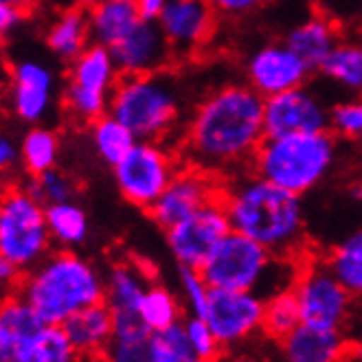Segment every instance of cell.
Here are the masks:
<instances>
[{
    "label": "cell",
    "mask_w": 362,
    "mask_h": 362,
    "mask_svg": "<svg viewBox=\"0 0 362 362\" xmlns=\"http://www.w3.org/2000/svg\"><path fill=\"white\" fill-rule=\"evenodd\" d=\"M20 167V139L9 132L7 127H0V178L16 176Z\"/></svg>",
    "instance_id": "cell-41"
},
{
    "label": "cell",
    "mask_w": 362,
    "mask_h": 362,
    "mask_svg": "<svg viewBox=\"0 0 362 362\" xmlns=\"http://www.w3.org/2000/svg\"><path fill=\"white\" fill-rule=\"evenodd\" d=\"M296 325H301V314H299V305H296V299L290 288L266 296L262 329L270 338L284 340Z\"/></svg>",
    "instance_id": "cell-34"
},
{
    "label": "cell",
    "mask_w": 362,
    "mask_h": 362,
    "mask_svg": "<svg viewBox=\"0 0 362 362\" xmlns=\"http://www.w3.org/2000/svg\"><path fill=\"white\" fill-rule=\"evenodd\" d=\"M45 45L49 53L62 64H69L71 59H75L90 45L86 9L62 5L57 11H53L45 27Z\"/></svg>",
    "instance_id": "cell-20"
},
{
    "label": "cell",
    "mask_w": 362,
    "mask_h": 362,
    "mask_svg": "<svg viewBox=\"0 0 362 362\" xmlns=\"http://www.w3.org/2000/svg\"><path fill=\"white\" fill-rule=\"evenodd\" d=\"M25 18H27L25 11H20V9H16V7H11V5H7V3L0 0V33H3V35H9V33L18 31L20 27H23Z\"/></svg>",
    "instance_id": "cell-44"
},
{
    "label": "cell",
    "mask_w": 362,
    "mask_h": 362,
    "mask_svg": "<svg viewBox=\"0 0 362 362\" xmlns=\"http://www.w3.org/2000/svg\"><path fill=\"white\" fill-rule=\"evenodd\" d=\"M327 132L338 141H360L362 134V103L356 97L340 99L329 103L327 112Z\"/></svg>",
    "instance_id": "cell-38"
},
{
    "label": "cell",
    "mask_w": 362,
    "mask_h": 362,
    "mask_svg": "<svg viewBox=\"0 0 362 362\" xmlns=\"http://www.w3.org/2000/svg\"><path fill=\"white\" fill-rule=\"evenodd\" d=\"M218 13L206 0H167L156 18L174 57L202 51L218 31Z\"/></svg>",
    "instance_id": "cell-16"
},
{
    "label": "cell",
    "mask_w": 362,
    "mask_h": 362,
    "mask_svg": "<svg viewBox=\"0 0 362 362\" xmlns=\"http://www.w3.org/2000/svg\"><path fill=\"white\" fill-rule=\"evenodd\" d=\"M5 42H7V35L0 33V53H3V49H5Z\"/></svg>",
    "instance_id": "cell-51"
},
{
    "label": "cell",
    "mask_w": 362,
    "mask_h": 362,
    "mask_svg": "<svg viewBox=\"0 0 362 362\" xmlns=\"http://www.w3.org/2000/svg\"><path fill=\"white\" fill-rule=\"evenodd\" d=\"M329 103L310 83L264 99V136L312 134L327 130Z\"/></svg>",
    "instance_id": "cell-12"
},
{
    "label": "cell",
    "mask_w": 362,
    "mask_h": 362,
    "mask_svg": "<svg viewBox=\"0 0 362 362\" xmlns=\"http://www.w3.org/2000/svg\"><path fill=\"white\" fill-rule=\"evenodd\" d=\"M62 329L79 356H103L112 340V312L99 301L69 316Z\"/></svg>",
    "instance_id": "cell-22"
},
{
    "label": "cell",
    "mask_w": 362,
    "mask_h": 362,
    "mask_svg": "<svg viewBox=\"0 0 362 362\" xmlns=\"http://www.w3.org/2000/svg\"><path fill=\"white\" fill-rule=\"evenodd\" d=\"M45 218H47L51 242L57 244L59 248L75 250L86 244L90 235V218L83 204L77 202V198L47 204Z\"/></svg>",
    "instance_id": "cell-25"
},
{
    "label": "cell",
    "mask_w": 362,
    "mask_h": 362,
    "mask_svg": "<svg viewBox=\"0 0 362 362\" xmlns=\"http://www.w3.org/2000/svg\"><path fill=\"white\" fill-rule=\"evenodd\" d=\"M147 351H150V362H202L194 347L189 345L182 321L158 332H150Z\"/></svg>",
    "instance_id": "cell-35"
},
{
    "label": "cell",
    "mask_w": 362,
    "mask_h": 362,
    "mask_svg": "<svg viewBox=\"0 0 362 362\" xmlns=\"http://www.w3.org/2000/svg\"><path fill=\"white\" fill-rule=\"evenodd\" d=\"M206 3L222 18L242 20L252 16L255 11H259L266 0H206Z\"/></svg>",
    "instance_id": "cell-42"
},
{
    "label": "cell",
    "mask_w": 362,
    "mask_h": 362,
    "mask_svg": "<svg viewBox=\"0 0 362 362\" xmlns=\"http://www.w3.org/2000/svg\"><path fill=\"white\" fill-rule=\"evenodd\" d=\"M62 158V136L55 127L40 123L27 125L20 136V167L27 176H35L47 169L59 167Z\"/></svg>",
    "instance_id": "cell-27"
},
{
    "label": "cell",
    "mask_w": 362,
    "mask_h": 362,
    "mask_svg": "<svg viewBox=\"0 0 362 362\" xmlns=\"http://www.w3.org/2000/svg\"><path fill=\"white\" fill-rule=\"evenodd\" d=\"M220 191H222L220 178L202 172L198 167L182 163V167L167 182L163 194L147 209V213H150V218L160 228L167 230L169 226L189 218L191 213H196L206 202L218 200Z\"/></svg>",
    "instance_id": "cell-15"
},
{
    "label": "cell",
    "mask_w": 362,
    "mask_h": 362,
    "mask_svg": "<svg viewBox=\"0 0 362 362\" xmlns=\"http://www.w3.org/2000/svg\"><path fill=\"white\" fill-rule=\"evenodd\" d=\"M290 290L299 305L301 323L321 329H347L354 312V294L340 286L325 262H310L296 270Z\"/></svg>",
    "instance_id": "cell-10"
},
{
    "label": "cell",
    "mask_w": 362,
    "mask_h": 362,
    "mask_svg": "<svg viewBox=\"0 0 362 362\" xmlns=\"http://www.w3.org/2000/svg\"><path fill=\"white\" fill-rule=\"evenodd\" d=\"M62 101V81L47 59L25 55L7 69L5 105L11 117L25 125L51 121Z\"/></svg>",
    "instance_id": "cell-9"
},
{
    "label": "cell",
    "mask_w": 362,
    "mask_h": 362,
    "mask_svg": "<svg viewBox=\"0 0 362 362\" xmlns=\"http://www.w3.org/2000/svg\"><path fill=\"white\" fill-rule=\"evenodd\" d=\"M325 266L345 290L354 296L362 290V235L360 230L347 235L325 259Z\"/></svg>",
    "instance_id": "cell-31"
},
{
    "label": "cell",
    "mask_w": 362,
    "mask_h": 362,
    "mask_svg": "<svg viewBox=\"0 0 362 362\" xmlns=\"http://www.w3.org/2000/svg\"><path fill=\"white\" fill-rule=\"evenodd\" d=\"M18 294L45 325H62L75 312L103 301V274L77 250L59 248L23 272Z\"/></svg>",
    "instance_id": "cell-3"
},
{
    "label": "cell",
    "mask_w": 362,
    "mask_h": 362,
    "mask_svg": "<svg viewBox=\"0 0 362 362\" xmlns=\"http://www.w3.org/2000/svg\"><path fill=\"white\" fill-rule=\"evenodd\" d=\"M79 354L69 343L62 325H42L18 362H77Z\"/></svg>",
    "instance_id": "cell-33"
},
{
    "label": "cell",
    "mask_w": 362,
    "mask_h": 362,
    "mask_svg": "<svg viewBox=\"0 0 362 362\" xmlns=\"http://www.w3.org/2000/svg\"><path fill=\"white\" fill-rule=\"evenodd\" d=\"M88 134H90L95 156L108 167L117 165L127 154V150L136 143L134 134L108 112L88 125Z\"/></svg>",
    "instance_id": "cell-29"
},
{
    "label": "cell",
    "mask_w": 362,
    "mask_h": 362,
    "mask_svg": "<svg viewBox=\"0 0 362 362\" xmlns=\"http://www.w3.org/2000/svg\"><path fill=\"white\" fill-rule=\"evenodd\" d=\"M66 66H69L66 81L97 90V93H105V95H110L117 79L121 77L110 49L95 45V42H90L75 59L66 64Z\"/></svg>",
    "instance_id": "cell-24"
},
{
    "label": "cell",
    "mask_w": 362,
    "mask_h": 362,
    "mask_svg": "<svg viewBox=\"0 0 362 362\" xmlns=\"http://www.w3.org/2000/svg\"><path fill=\"white\" fill-rule=\"evenodd\" d=\"M340 40H343V33L338 25L323 13H312L299 20L284 35L286 45L308 64L312 73L321 69V64Z\"/></svg>",
    "instance_id": "cell-19"
},
{
    "label": "cell",
    "mask_w": 362,
    "mask_h": 362,
    "mask_svg": "<svg viewBox=\"0 0 362 362\" xmlns=\"http://www.w3.org/2000/svg\"><path fill=\"white\" fill-rule=\"evenodd\" d=\"M108 115L121 121L136 141L172 143L185 121L180 83L167 71L121 75L108 95Z\"/></svg>",
    "instance_id": "cell-5"
},
{
    "label": "cell",
    "mask_w": 362,
    "mask_h": 362,
    "mask_svg": "<svg viewBox=\"0 0 362 362\" xmlns=\"http://www.w3.org/2000/svg\"><path fill=\"white\" fill-rule=\"evenodd\" d=\"M5 97H7V69L0 66V110L5 108Z\"/></svg>",
    "instance_id": "cell-47"
},
{
    "label": "cell",
    "mask_w": 362,
    "mask_h": 362,
    "mask_svg": "<svg viewBox=\"0 0 362 362\" xmlns=\"http://www.w3.org/2000/svg\"><path fill=\"white\" fill-rule=\"evenodd\" d=\"M86 13L90 42L108 49H112L143 20L136 0H99L97 5L86 9Z\"/></svg>",
    "instance_id": "cell-23"
},
{
    "label": "cell",
    "mask_w": 362,
    "mask_h": 362,
    "mask_svg": "<svg viewBox=\"0 0 362 362\" xmlns=\"http://www.w3.org/2000/svg\"><path fill=\"white\" fill-rule=\"evenodd\" d=\"M62 5H69V7H79V9H90L93 5H97L99 0H59Z\"/></svg>",
    "instance_id": "cell-48"
},
{
    "label": "cell",
    "mask_w": 362,
    "mask_h": 362,
    "mask_svg": "<svg viewBox=\"0 0 362 362\" xmlns=\"http://www.w3.org/2000/svg\"><path fill=\"white\" fill-rule=\"evenodd\" d=\"M51 250L45 204L37 202L25 185L0 191V255L27 272Z\"/></svg>",
    "instance_id": "cell-7"
},
{
    "label": "cell",
    "mask_w": 362,
    "mask_h": 362,
    "mask_svg": "<svg viewBox=\"0 0 362 362\" xmlns=\"http://www.w3.org/2000/svg\"><path fill=\"white\" fill-rule=\"evenodd\" d=\"M290 259L270 252L255 240L242 233L228 230L209 252L198 272L209 288L220 290H250L262 294L268 290V296L276 292L274 279L284 284V272L290 270ZM290 288L288 284H284ZM264 296V294H262Z\"/></svg>",
    "instance_id": "cell-6"
},
{
    "label": "cell",
    "mask_w": 362,
    "mask_h": 362,
    "mask_svg": "<svg viewBox=\"0 0 362 362\" xmlns=\"http://www.w3.org/2000/svg\"><path fill=\"white\" fill-rule=\"evenodd\" d=\"M264 99L244 81L206 90L180 127L176 150L185 165L220 180L248 169L264 136Z\"/></svg>",
    "instance_id": "cell-1"
},
{
    "label": "cell",
    "mask_w": 362,
    "mask_h": 362,
    "mask_svg": "<svg viewBox=\"0 0 362 362\" xmlns=\"http://www.w3.org/2000/svg\"><path fill=\"white\" fill-rule=\"evenodd\" d=\"M340 160V141L323 130L312 134L266 136L248 169L294 196H308L332 178Z\"/></svg>",
    "instance_id": "cell-4"
},
{
    "label": "cell",
    "mask_w": 362,
    "mask_h": 362,
    "mask_svg": "<svg viewBox=\"0 0 362 362\" xmlns=\"http://www.w3.org/2000/svg\"><path fill=\"white\" fill-rule=\"evenodd\" d=\"M59 108H64V112L73 121L90 125L93 121H97L99 117L108 112V95L66 81V83H62Z\"/></svg>",
    "instance_id": "cell-36"
},
{
    "label": "cell",
    "mask_w": 362,
    "mask_h": 362,
    "mask_svg": "<svg viewBox=\"0 0 362 362\" xmlns=\"http://www.w3.org/2000/svg\"><path fill=\"white\" fill-rule=\"evenodd\" d=\"M180 290L191 316H202L209 299V286L196 268H180Z\"/></svg>",
    "instance_id": "cell-40"
},
{
    "label": "cell",
    "mask_w": 362,
    "mask_h": 362,
    "mask_svg": "<svg viewBox=\"0 0 362 362\" xmlns=\"http://www.w3.org/2000/svg\"><path fill=\"white\" fill-rule=\"evenodd\" d=\"M264 296L250 290L209 288L206 308L200 318L211 327L224 349L242 343L262 329Z\"/></svg>",
    "instance_id": "cell-13"
},
{
    "label": "cell",
    "mask_w": 362,
    "mask_h": 362,
    "mask_svg": "<svg viewBox=\"0 0 362 362\" xmlns=\"http://www.w3.org/2000/svg\"><path fill=\"white\" fill-rule=\"evenodd\" d=\"M220 202L230 230L242 233L279 257L292 259L301 252L308 228L303 198L244 169L222 180Z\"/></svg>",
    "instance_id": "cell-2"
},
{
    "label": "cell",
    "mask_w": 362,
    "mask_h": 362,
    "mask_svg": "<svg viewBox=\"0 0 362 362\" xmlns=\"http://www.w3.org/2000/svg\"><path fill=\"white\" fill-rule=\"evenodd\" d=\"M3 3H7V5H11V7H16V9H20V11H25V13H31V11H35L45 0H3Z\"/></svg>",
    "instance_id": "cell-46"
},
{
    "label": "cell",
    "mask_w": 362,
    "mask_h": 362,
    "mask_svg": "<svg viewBox=\"0 0 362 362\" xmlns=\"http://www.w3.org/2000/svg\"><path fill=\"white\" fill-rule=\"evenodd\" d=\"M165 5H167V0H136V7L143 20H156Z\"/></svg>",
    "instance_id": "cell-45"
},
{
    "label": "cell",
    "mask_w": 362,
    "mask_h": 362,
    "mask_svg": "<svg viewBox=\"0 0 362 362\" xmlns=\"http://www.w3.org/2000/svg\"><path fill=\"white\" fill-rule=\"evenodd\" d=\"M230 230L226 211L218 200H211L191 213L182 222L169 226L167 246L180 268H200L209 257V252L218 246V242Z\"/></svg>",
    "instance_id": "cell-14"
},
{
    "label": "cell",
    "mask_w": 362,
    "mask_h": 362,
    "mask_svg": "<svg viewBox=\"0 0 362 362\" xmlns=\"http://www.w3.org/2000/svg\"><path fill=\"white\" fill-rule=\"evenodd\" d=\"M77 362H103V358L101 356H79Z\"/></svg>",
    "instance_id": "cell-50"
},
{
    "label": "cell",
    "mask_w": 362,
    "mask_h": 362,
    "mask_svg": "<svg viewBox=\"0 0 362 362\" xmlns=\"http://www.w3.org/2000/svg\"><path fill=\"white\" fill-rule=\"evenodd\" d=\"M20 279H23V270L16 268L7 257L0 255V301L18 292Z\"/></svg>",
    "instance_id": "cell-43"
},
{
    "label": "cell",
    "mask_w": 362,
    "mask_h": 362,
    "mask_svg": "<svg viewBox=\"0 0 362 362\" xmlns=\"http://www.w3.org/2000/svg\"><path fill=\"white\" fill-rule=\"evenodd\" d=\"M182 329H185L189 345L194 347V351L200 356L202 362H213L224 351V347L220 345V340L216 338V334H213L211 327L204 323V318L189 316L187 321H182Z\"/></svg>",
    "instance_id": "cell-39"
},
{
    "label": "cell",
    "mask_w": 362,
    "mask_h": 362,
    "mask_svg": "<svg viewBox=\"0 0 362 362\" xmlns=\"http://www.w3.org/2000/svg\"><path fill=\"white\" fill-rule=\"evenodd\" d=\"M213 362H252V360H248L244 356H224V354H220Z\"/></svg>",
    "instance_id": "cell-49"
},
{
    "label": "cell",
    "mask_w": 362,
    "mask_h": 362,
    "mask_svg": "<svg viewBox=\"0 0 362 362\" xmlns=\"http://www.w3.org/2000/svg\"><path fill=\"white\" fill-rule=\"evenodd\" d=\"M136 314L147 332H158L182 321V310L174 292H169L167 288L154 286V284L145 288Z\"/></svg>",
    "instance_id": "cell-32"
},
{
    "label": "cell",
    "mask_w": 362,
    "mask_h": 362,
    "mask_svg": "<svg viewBox=\"0 0 362 362\" xmlns=\"http://www.w3.org/2000/svg\"><path fill=\"white\" fill-rule=\"evenodd\" d=\"M279 343L286 362H345L349 356L345 332L321 329L305 323L296 325Z\"/></svg>",
    "instance_id": "cell-18"
},
{
    "label": "cell",
    "mask_w": 362,
    "mask_h": 362,
    "mask_svg": "<svg viewBox=\"0 0 362 362\" xmlns=\"http://www.w3.org/2000/svg\"><path fill=\"white\" fill-rule=\"evenodd\" d=\"M110 53L119 75H147L167 71L176 59L156 20H141L130 33L117 42Z\"/></svg>",
    "instance_id": "cell-17"
},
{
    "label": "cell",
    "mask_w": 362,
    "mask_h": 362,
    "mask_svg": "<svg viewBox=\"0 0 362 362\" xmlns=\"http://www.w3.org/2000/svg\"><path fill=\"white\" fill-rule=\"evenodd\" d=\"M42 325L40 316L18 292L0 301V362H18Z\"/></svg>",
    "instance_id": "cell-21"
},
{
    "label": "cell",
    "mask_w": 362,
    "mask_h": 362,
    "mask_svg": "<svg viewBox=\"0 0 362 362\" xmlns=\"http://www.w3.org/2000/svg\"><path fill=\"white\" fill-rule=\"evenodd\" d=\"M25 189L45 206L77 198L75 178L69 176L59 167H53V169H47V172H42V174L29 176V180L25 182Z\"/></svg>",
    "instance_id": "cell-37"
},
{
    "label": "cell",
    "mask_w": 362,
    "mask_h": 362,
    "mask_svg": "<svg viewBox=\"0 0 362 362\" xmlns=\"http://www.w3.org/2000/svg\"><path fill=\"white\" fill-rule=\"evenodd\" d=\"M150 332L141 323L139 314L112 316V340L103 351V362H150L147 351Z\"/></svg>",
    "instance_id": "cell-28"
},
{
    "label": "cell",
    "mask_w": 362,
    "mask_h": 362,
    "mask_svg": "<svg viewBox=\"0 0 362 362\" xmlns=\"http://www.w3.org/2000/svg\"><path fill=\"white\" fill-rule=\"evenodd\" d=\"M244 83L262 99L284 90L303 86L310 81V66L296 55L284 40H270L255 47L242 66Z\"/></svg>",
    "instance_id": "cell-11"
},
{
    "label": "cell",
    "mask_w": 362,
    "mask_h": 362,
    "mask_svg": "<svg viewBox=\"0 0 362 362\" xmlns=\"http://www.w3.org/2000/svg\"><path fill=\"white\" fill-rule=\"evenodd\" d=\"M321 71L329 81L338 83L340 88L358 95L362 90V49L358 42L340 40L334 51L321 64Z\"/></svg>",
    "instance_id": "cell-30"
},
{
    "label": "cell",
    "mask_w": 362,
    "mask_h": 362,
    "mask_svg": "<svg viewBox=\"0 0 362 362\" xmlns=\"http://www.w3.org/2000/svg\"><path fill=\"white\" fill-rule=\"evenodd\" d=\"M150 286L143 268L134 264H117L103 276V303L117 314H136L141 296Z\"/></svg>",
    "instance_id": "cell-26"
},
{
    "label": "cell",
    "mask_w": 362,
    "mask_h": 362,
    "mask_svg": "<svg viewBox=\"0 0 362 362\" xmlns=\"http://www.w3.org/2000/svg\"><path fill=\"white\" fill-rule=\"evenodd\" d=\"M180 167L182 158L172 143L136 141L127 154L112 165V178L125 202L147 211Z\"/></svg>",
    "instance_id": "cell-8"
}]
</instances>
